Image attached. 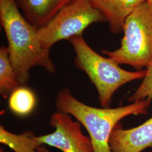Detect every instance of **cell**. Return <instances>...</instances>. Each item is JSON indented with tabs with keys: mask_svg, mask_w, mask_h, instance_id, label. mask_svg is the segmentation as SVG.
<instances>
[{
	"mask_svg": "<svg viewBox=\"0 0 152 152\" xmlns=\"http://www.w3.org/2000/svg\"><path fill=\"white\" fill-rule=\"evenodd\" d=\"M0 20L7 40L11 64L21 86L27 84L33 67H43L54 73L55 66L34 27L22 14L15 0H0Z\"/></svg>",
	"mask_w": 152,
	"mask_h": 152,
	"instance_id": "obj_1",
	"label": "cell"
},
{
	"mask_svg": "<svg viewBox=\"0 0 152 152\" xmlns=\"http://www.w3.org/2000/svg\"><path fill=\"white\" fill-rule=\"evenodd\" d=\"M150 104L142 100L114 108H98L82 103L66 88L55 99L58 111L74 117L87 130L94 152H113L109 140L115 126L127 116L147 114Z\"/></svg>",
	"mask_w": 152,
	"mask_h": 152,
	"instance_id": "obj_2",
	"label": "cell"
},
{
	"mask_svg": "<svg viewBox=\"0 0 152 152\" xmlns=\"http://www.w3.org/2000/svg\"><path fill=\"white\" fill-rule=\"evenodd\" d=\"M76 53L75 63L83 71L96 88L101 105L109 108L114 92L125 84L142 79L145 70L130 72L121 68L109 58L99 54L87 44L82 36L68 40Z\"/></svg>",
	"mask_w": 152,
	"mask_h": 152,
	"instance_id": "obj_3",
	"label": "cell"
},
{
	"mask_svg": "<svg viewBox=\"0 0 152 152\" xmlns=\"http://www.w3.org/2000/svg\"><path fill=\"white\" fill-rule=\"evenodd\" d=\"M120 48L102 53L118 65L126 64L142 71L152 63V5L147 1L127 17Z\"/></svg>",
	"mask_w": 152,
	"mask_h": 152,
	"instance_id": "obj_4",
	"label": "cell"
},
{
	"mask_svg": "<svg viewBox=\"0 0 152 152\" xmlns=\"http://www.w3.org/2000/svg\"><path fill=\"white\" fill-rule=\"evenodd\" d=\"M106 22L88 0H71L46 25L38 29L41 43L49 50L56 42L82 36L91 24Z\"/></svg>",
	"mask_w": 152,
	"mask_h": 152,
	"instance_id": "obj_5",
	"label": "cell"
},
{
	"mask_svg": "<svg viewBox=\"0 0 152 152\" xmlns=\"http://www.w3.org/2000/svg\"><path fill=\"white\" fill-rule=\"evenodd\" d=\"M50 122L55 131L37 136L41 145L46 144L63 152H94L89 136L82 131L81 124L73 121L69 114L57 111L51 115Z\"/></svg>",
	"mask_w": 152,
	"mask_h": 152,
	"instance_id": "obj_6",
	"label": "cell"
},
{
	"mask_svg": "<svg viewBox=\"0 0 152 152\" xmlns=\"http://www.w3.org/2000/svg\"><path fill=\"white\" fill-rule=\"evenodd\" d=\"M109 145L113 152H141L152 147V117L129 129H124L118 123L112 132Z\"/></svg>",
	"mask_w": 152,
	"mask_h": 152,
	"instance_id": "obj_7",
	"label": "cell"
},
{
	"mask_svg": "<svg viewBox=\"0 0 152 152\" xmlns=\"http://www.w3.org/2000/svg\"><path fill=\"white\" fill-rule=\"evenodd\" d=\"M109 25L110 31L117 34L123 31L127 17L147 0H88Z\"/></svg>",
	"mask_w": 152,
	"mask_h": 152,
	"instance_id": "obj_8",
	"label": "cell"
},
{
	"mask_svg": "<svg viewBox=\"0 0 152 152\" xmlns=\"http://www.w3.org/2000/svg\"><path fill=\"white\" fill-rule=\"evenodd\" d=\"M71 0H15L24 18L39 29L46 25Z\"/></svg>",
	"mask_w": 152,
	"mask_h": 152,
	"instance_id": "obj_9",
	"label": "cell"
},
{
	"mask_svg": "<svg viewBox=\"0 0 152 152\" xmlns=\"http://www.w3.org/2000/svg\"><path fill=\"white\" fill-rule=\"evenodd\" d=\"M0 142L15 152H38V148L42 146L32 131H27L21 134H15L2 126H0Z\"/></svg>",
	"mask_w": 152,
	"mask_h": 152,
	"instance_id": "obj_10",
	"label": "cell"
},
{
	"mask_svg": "<svg viewBox=\"0 0 152 152\" xmlns=\"http://www.w3.org/2000/svg\"><path fill=\"white\" fill-rule=\"evenodd\" d=\"M13 66L11 64L7 47L0 48V92L3 96L10 95L20 86Z\"/></svg>",
	"mask_w": 152,
	"mask_h": 152,
	"instance_id": "obj_11",
	"label": "cell"
},
{
	"mask_svg": "<svg viewBox=\"0 0 152 152\" xmlns=\"http://www.w3.org/2000/svg\"><path fill=\"white\" fill-rule=\"evenodd\" d=\"M36 97L32 90L20 86L10 95L9 107L11 112L19 116L30 114L36 107Z\"/></svg>",
	"mask_w": 152,
	"mask_h": 152,
	"instance_id": "obj_12",
	"label": "cell"
},
{
	"mask_svg": "<svg viewBox=\"0 0 152 152\" xmlns=\"http://www.w3.org/2000/svg\"><path fill=\"white\" fill-rule=\"evenodd\" d=\"M145 75L142 82L135 92L128 98L130 102L147 100L151 103L152 100V63L145 69Z\"/></svg>",
	"mask_w": 152,
	"mask_h": 152,
	"instance_id": "obj_13",
	"label": "cell"
},
{
	"mask_svg": "<svg viewBox=\"0 0 152 152\" xmlns=\"http://www.w3.org/2000/svg\"><path fill=\"white\" fill-rule=\"evenodd\" d=\"M38 152H50L49 150L46 148L45 145H42L39 147L38 149Z\"/></svg>",
	"mask_w": 152,
	"mask_h": 152,
	"instance_id": "obj_14",
	"label": "cell"
},
{
	"mask_svg": "<svg viewBox=\"0 0 152 152\" xmlns=\"http://www.w3.org/2000/svg\"><path fill=\"white\" fill-rule=\"evenodd\" d=\"M147 1L149 4L152 5V0H147Z\"/></svg>",
	"mask_w": 152,
	"mask_h": 152,
	"instance_id": "obj_15",
	"label": "cell"
},
{
	"mask_svg": "<svg viewBox=\"0 0 152 152\" xmlns=\"http://www.w3.org/2000/svg\"><path fill=\"white\" fill-rule=\"evenodd\" d=\"M0 152H4V149L2 148L0 149Z\"/></svg>",
	"mask_w": 152,
	"mask_h": 152,
	"instance_id": "obj_16",
	"label": "cell"
}]
</instances>
